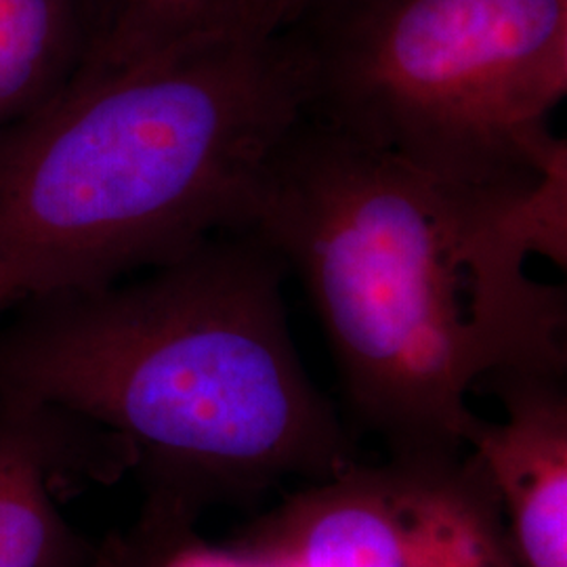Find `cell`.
Returning <instances> with one entry per match:
<instances>
[{
    "label": "cell",
    "instance_id": "6da1fadb",
    "mask_svg": "<svg viewBox=\"0 0 567 567\" xmlns=\"http://www.w3.org/2000/svg\"><path fill=\"white\" fill-rule=\"evenodd\" d=\"M567 171L473 192L303 116L265 161L243 227L295 274L344 395L389 458H456L480 416L466 398L498 370L567 372Z\"/></svg>",
    "mask_w": 567,
    "mask_h": 567
},
{
    "label": "cell",
    "instance_id": "7a4b0ae2",
    "mask_svg": "<svg viewBox=\"0 0 567 567\" xmlns=\"http://www.w3.org/2000/svg\"><path fill=\"white\" fill-rule=\"evenodd\" d=\"M288 267L248 227L95 288L28 297L0 324V389L100 426L145 501L200 517L355 465L299 358Z\"/></svg>",
    "mask_w": 567,
    "mask_h": 567
},
{
    "label": "cell",
    "instance_id": "3957f363",
    "mask_svg": "<svg viewBox=\"0 0 567 567\" xmlns=\"http://www.w3.org/2000/svg\"><path fill=\"white\" fill-rule=\"evenodd\" d=\"M303 116L288 44L255 25L84 63L0 133V267L28 297L95 288L243 227L265 161Z\"/></svg>",
    "mask_w": 567,
    "mask_h": 567
},
{
    "label": "cell",
    "instance_id": "277c9868",
    "mask_svg": "<svg viewBox=\"0 0 567 567\" xmlns=\"http://www.w3.org/2000/svg\"><path fill=\"white\" fill-rule=\"evenodd\" d=\"M305 116L458 189L567 166V0H305L278 30Z\"/></svg>",
    "mask_w": 567,
    "mask_h": 567
},
{
    "label": "cell",
    "instance_id": "5b68a950",
    "mask_svg": "<svg viewBox=\"0 0 567 567\" xmlns=\"http://www.w3.org/2000/svg\"><path fill=\"white\" fill-rule=\"evenodd\" d=\"M248 567H519L482 461L389 458L307 484L244 527Z\"/></svg>",
    "mask_w": 567,
    "mask_h": 567
},
{
    "label": "cell",
    "instance_id": "8992f818",
    "mask_svg": "<svg viewBox=\"0 0 567 567\" xmlns=\"http://www.w3.org/2000/svg\"><path fill=\"white\" fill-rule=\"evenodd\" d=\"M133 468L118 437L0 389V567H93L97 550L61 513L55 486L114 482Z\"/></svg>",
    "mask_w": 567,
    "mask_h": 567
},
{
    "label": "cell",
    "instance_id": "52a82bcc",
    "mask_svg": "<svg viewBox=\"0 0 567 567\" xmlns=\"http://www.w3.org/2000/svg\"><path fill=\"white\" fill-rule=\"evenodd\" d=\"M477 393L505 410V421H477L468 450L498 494L519 567H567V372L498 370Z\"/></svg>",
    "mask_w": 567,
    "mask_h": 567
},
{
    "label": "cell",
    "instance_id": "ba28073f",
    "mask_svg": "<svg viewBox=\"0 0 567 567\" xmlns=\"http://www.w3.org/2000/svg\"><path fill=\"white\" fill-rule=\"evenodd\" d=\"M107 20L110 0H0V133L74 81Z\"/></svg>",
    "mask_w": 567,
    "mask_h": 567
},
{
    "label": "cell",
    "instance_id": "9c48e42d",
    "mask_svg": "<svg viewBox=\"0 0 567 567\" xmlns=\"http://www.w3.org/2000/svg\"><path fill=\"white\" fill-rule=\"evenodd\" d=\"M240 25L278 32L267 18L265 0H110V20L86 63H124L198 34Z\"/></svg>",
    "mask_w": 567,
    "mask_h": 567
},
{
    "label": "cell",
    "instance_id": "30bf717a",
    "mask_svg": "<svg viewBox=\"0 0 567 567\" xmlns=\"http://www.w3.org/2000/svg\"><path fill=\"white\" fill-rule=\"evenodd\" d=\"M196 524L189 513L145 503L133 529L110 538L114 567H248L229 548L203 540Z\"/></svg>",
    "mask_w": 567,
    "mask_h": 567
},
{
    "label": "cell",
    "instance_id": "8fae6325",
    "mask_svg": "<svg viewBox=\"0 0 567 567\" xmlns=\"http://www.w3.org/2000/svg\"><path fill=\"white\" fill-rule=\"evenodd\" d=\"M23 299H25V290L20 280L11 271L0 267V316Z\"/></svg>",
    "mask_w": 567,
    "mask_h": 567
},
{
    "label": "cell",
    "instance_id": "7c38bea8",
    "mask_svg": "<svg viewBox=\"0 0 567 567\" xmlns=\"http://www.w3.org/2000/svg\"><path fill=\"white\" fill-rule=\"evenodd\" d=\"M305 0H265V11L271 25L280 30L301 9Z\"/></svg>",
    "mask_w": 567,
    "mask_h": 567
}]
</instances>
